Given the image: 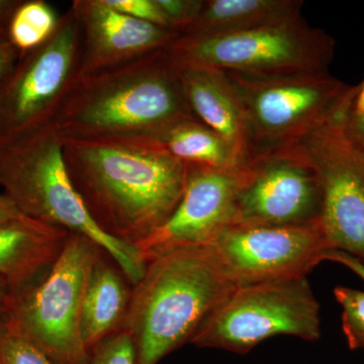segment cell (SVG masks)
Segmentation results:
<instances>
[{
    "instance_id": "21",
    "label": "cell",
    "mask_w": 364,
    "mask_h": 364,
    "mask_svg": "<svg viewBox=\"0 0 364 364\" xmlns=\"http://www.w3.org/2000/svg\"><path fill=\"white\" fill-rule=\"evenodd\" d=\"M334 296L342 308V328L349 348L364 349V291L338 286Z\"/></svg>"
},
{
    "instance_id": "13",
    "label": "cell",
    "mask_w": 364,
    "mask_h": 364,
    "mask_svg": "<svg viewBox=\"0 0 364 364\" xmlns=\"http://www.w3.org/2000/svg\"><path fill=\"white\" fill-rule=\"evenodd\" d=\"M242 179V166L214 169L188 165L178 205L161 227L135 246L144 262L171 249L210 245L234 225Z\"/></svg>"
},
{
    "instance_id": "24",
    "label": "cell",
    "mask_w": 364,
    "mask_h": 364,
    "mask_svg": "<svg viewBox=\"0 0 364 364\" xmlns=\"http://www.w3.org/2000/svg\"><path fill=\"white\" fill-rule=\"evenodd\" d=\"M172 31L181 35L196 20L203 0H156Z\"/></svg>"
},
{
    "instance_id": "25",
    "label": "cell",
    "mask_w": 364,
    "mask_h": 364,
    "mask_svg": "<svg viewBox=\"0 0 364 364\" xmlns=\"http://www.w3.org/2000/svg\"><path fill=\"white\" fill-rule=\"evenodd\" d=\"M105 2L117 11L136 20L170 28L156 0H105Z\"/></svg>"
},
{
    "instance_id": "26",
    "label": "cell",
    "mask_w": 364,
    "mask_h": 364,
    "mask_svg": "<svg viewBox=\"0 0 364 364\" xmlns=\"http://www.w3.org/2000/svg\"><path fill=\"white\" fill-rule=\"evenodd\" d=\"M20 56L9 41L0 39V90L11 78Z\"/></svg>"
},
{
    "instance_id": "15",
    "label": "cell",
    "mask_w": 364,
    "mask_h": 364,
    "mask_svg": "<svg viewBox=\"0 0 364 364\" xmlns=\"http://www.w3.org/2000/svg\"><path fill=\"white\" fill-rule=\"evenodd\" d=\"M178 68L184 95L193 116L221 136L240 166L245 164L251 155L247 123L226 72L207 67L178 65Z\"/></svg>"
},
{
    "instance_id": "9",
    "label": "cell",
    "mask_w": 364,
    "mask_h": 364,
    "mask_svg": "<svg viewBox=\"0 0 364 364\" xmlns=\"http://www.w3.org/2000/svg\"><path fill=\"white\" fill-rule=\"evenodd\" d=\"M353 91L350 86L336 109L294 146L320 178L321 221L332 250L343 251L364 263V153L345 130Z\"/></svg>"
},
{
    "instance_id": "3",
    "label": "cell",
    "mask_w": 364,
    "mask_h": 364,
    "mask_svg": "<svg viewBox=\"0 0 364 364\" xmlns=\"http://www.w3.org/2000/svg\"><path fill=\"white\" fill-rule=\"evenodd\" d=\"M236 287L210 246L171 249L150 260L122 328L133 339L136 364H157L188 343Z\"/></svg>"
},
{
    "instance_id": "6",
    "label": "cell",
    "mask_w": 364,
    "mask_h": 364,
    "mask_svg": "<svg viewBox=\"0 0 364 364\" xmlns=\"http://www.w3.org/2000/svg\"><path fill=\"white\" fill-rule=\"evenodd\" d=\"M279 335L306 341L320 338V305L308 277L237 286L205 318L188 343L246 354Z\"/></svg>"
},
{
    "instance_id": "17",
    "label": "cell",
    "mask_w": 364,
    "mask_h": 364,
    "mask_svg": "<svg viewBox=\"0 0 364 364\" xmlns=\"http://www.w3.org/2000/svg\"><path fill=\"white\" fill-rule=\"evenodd\" d=\"M131 282L107 252L91 269L81 315V335L88 352L123 328L130 305Z\"/></svg>"
},
{
    "instance_id": "31",
    "label": "cell",
    "mask_w": 364,
    "mask_h": 364,
    "mask_svg": "<svg viewBox=\"0 0 364 364\" xmlns=\"http://www.w3.org/2000/svg\"><path fill=\"white\" fill-rule=\"evenodd\" d=\"M364 112V80L359 85L354 86L353 97H352L349 112L359 114Z\"/></svg>"
},
{
    "instance_id": "18",
    "label": "cell",
    "mask_w": 364,
    "mask_h": 364,
    "mask_svg": "<svg viewBox=\"0 0 364 364\" xmlns=\"http://www.w3.org/2000/svg\"><path fill=\"white\" fill-rule=\"evenodd\" d=\"M303 6L301 0H203L196 20L181 36L219 35L296 20Z\"/></svg>"
},
{
    "instance_id": "32",
    "label": "cell",
    "mask_w": 364,
    "mask_h": 364,
    "mask_svg": "<svg viewBox=\"0 0 364 364\" xmlns=\"http://www.w3.org/2000/svg\"><path fill=\"white\" fill-rule=\"evenodd\" d=\"M7 296H9V289H6V287L2 282H0V306L4 303Z\"/></svg>"
},
{
    "instance_id": "1",
    "label": "cell",
    "mask_w": 364,
    "mask_h": 364,
    "mask_svg": "<svg viewBox=\"0 0 364 364\" xmlns=\"http://www.w3.org/2000/svg\"><path fill=\"white\" fill-rule=\"evenodd\" d=\"M62 140L72 184L91 220L107 236L135 247L161 227L181 202L188 165L156 139Z\"/></svg>"
},
{
    "instance_id": "12",
    "label": "cell",
    "mask_w": 364,
    "mask_h": 364,
    "mask_svg": "<svg viewBox=\"0 0 364 364\" xmlns=\"http://www.w3.org/2000/svg\"><path fill=\"white\" fill-rule=\"evenodd\" d=\"M208 246L236 286L308 277L332 250L321 220L299 226L232 225Z\"/></svg>"
},
{
    "instance_id": "4",
    "label": "cell",
    "mask_w": 364,
    "mask_h": 364,
    "mask_svg": "<svg viewBox=\"0 0 364 364\" xmlns=\"http://www.w3.org/2000/svg\"><path fill=\"white\" fill-rule=\"evenodd\" d=\"M0 188L26 217L97 242L132 286L142 279L146 263L139 251L91 220L67 172L63 140L51 124L0 143Z\"/></svg>"
},
{
    "instance_id": "22",
    "label": "cell",
    "mask_w": 364,
    "mask_h": 364,
    "mask_svg": "<svg viewBox=\"0 0 364 364\" xmlns=\"http://www.w3.org/2000/svg\"><path fill=\"white\" fill-rule=\"evenodd\" d=\"M90 353L88 364H136L135 345L124 329L102 340Z\"/></svg>"
},
{
    "instance_id": "30",
    "label": "cell",
    "mask_w": 364,
    "mask_h": 364,
    "mask_svg": "<svg viewBox=\"0 0 364 364\" xmlns=\"http://www.w3.org/2000/svg\"><path fill=\"white\" fill-rule=\"evenodd\" d=\"M26 217L4 193L0 195V227Z\"/></svg>"
},
{
    "instance_id": "14",
    "label": "cell",
    "mask_w": 364,
    "mask_h": 364,
    "mask_svg": "<svg viewBox=\"0 0 364 364\" xmlns=\"http://www.w3.org/2000/svg\"><path fill=\"white\" fill-rule=\"evenodd\" d=\"M70 9L80 33L78 77L168 47L179 36L131 18L105 0H74Z\"/></svg>"
},
{
    "instance_id": "2",
    "label": "cell",
    "mask_w": 364,
    "mask_h": 364,
    "mask_svg": "<svg viewBox=\"0 0 364 364\" xmlns=\"http://www.w3.org/2000/svg\"><path fill=\"white\" fill-rule=\"evenodd\" d=\"M169 46L79 76L53 117V129L62 138H155L196 119Z\"/></svg>"
},
{
    "instance_id": "10",
    "label": "cell",
    "mask_w": 364,
    "mask_h": 364,
    "mask_svg": "<svg viewBox=\"0 0 364 364\" xmlns=\"http://www.w3.org/2000/svg\"><path fill=\"white\" fill-rule=\"evenodd\" d=\"M79 60L80 33L69 9L47 42L21 54L0 90V143L51 123L78 77Z\"/></svg>"
},
{
    "instance_id": "27",
    "label": "cell",
    "mask_w": 364,
    "mask_h": 364,
    "mask_svg": "<svg viewBox=\"0 0 364 364\" xmlns=\"http://www.w3.org/2000/svg\"><path fill=\"white\" fill-rule=\"evenodd\" d=\"M345 130L351 142L364 153V112L350 114L348 109Z\"/></svg>"
},
{
    "instance_id": "23",
    "label": "cell",
    "mask_w": 364,
    "mask_h": 364,
    "mask_svg": "<svg viewBox=\"0 0 364 364\" xmlns=\"http://www.w3.org/2000/svg\"><path fill=\"white\" fill-rule=\"evenodd\" d=\"M2 364H53L39 348L7 329L0 342Z\"/></svg>"
},
{
    "instance_id": "11",
    "label": "cell",
    "mask_w": 364,
    "mask_h": 364,
    "mask_svg": "<svg viewBox=\"0 0 364 364\" xmlns=\"http://www.w3.org/2000/svg\"><path fill=\"white\" fill-rule=\"evenodd\" d=\"M242 169L234 225L299 226L321 220L320 178L296 146L256 153Z\"/></svg>"
},
{
    "instance_id": "20",
    "label": "cell",
    "mask_w": 364,
    "mask_h": 364,
    "mask_svg": "<svg viewBox=\"0 0 364 364\" xmlns=\"http://www.w3.org/2000/svg\"><path fill=\"white\" fill-rule=\"evenodd\" d=\"M60 18L44 0H21L11 18L9 41L20 54L32 51L52 37Z\"/></svg>"
},
{
    "instance_id": "5",
    "label": "cell",
    "mask_w": 364,
    "mask_h": 364,
    "mask_svg": "<svg viewBox=\"0 0 364 364\" xmlns=\"http://www.w3.org/2000/svg\"><path fill=\"white\" fill-rule=\"evenodd\" d=\"M100 245L70 233L51 270L35 286L9 294L0 306L7 329L28 340L53 364H88L81 335L86 286L100 254Z\"/></svg>"
},
{
    "instance_id": "33",
    "label": "cell",
    "mask_w": 364,
    "mask_h": 364,
    "mask_svg": "<svg viewBox=\"0 0 364 364\" xmlns=\"http://www.w3.org/2000/svg\"><path fill=\"white\" fill-rule=\"evenodd\" d=\"M6 330V320H4V315L0 312V342H1L2 336ZM0 364H2L1 358H0Z\"/></svg>"
},
{
    "instance_id": "8",
    "label": "cell",
    "mask_w": 364,
    "mask_h": 364,
    "mask_svg": "<svg viewBox=\"0 0 364 364\" xmlns=\"http://www.w3.org/2000/svg\"><path fill=\"white\" fill-rule=\"evenodd\" d=\"M225 72L245 114L250 157L256 153L286 149L296 145L336 109L350 87L333 77L329 72Z\"/></svg>"
},
{
    "instance_id": "7",
    "label": "cell",
    "mask_w": 364,
    "mask_h": 364,
    "mask_svg": "<svg viewBox=\"0 0 364 364\" xmlns=\"http://www.w3.org/2000/svg\"><path fill=\"white\" fill-rule=\"evenodd\" d=\"M169 50L181 66L249 74L326 73L335 40L299 18L239 32L179 36Z\"/></svg>"
},
{
    "instance_id": "29",
    "label": "cell",
    "mask_w": 364,
    "mask_h": 364,
    "mask_svg": "<svg viewBox=\"0 0 364 364\" xmlns=\"http://www.w3.org/2000/svg\"><path fill=\"white\" fill-rule=\"evenodd\" d=\"M21 0H0V39L9 41V26Z\"/></svg>"
},
{
    "instance_id": "19",
    "label": "cell",
    "mask_w": 364,
    "mask_h": 364,
    "mask_svg": "<svg viewBox=\"0 0 364 364\" xmlns=\"http://www.w3.org/2000/svg\"><path fill=\"white\" fill-rule=\"evenodd\" d=\"M154 139L171 156L186 165L214 169L241 167L228 144L198 119L172 124Z\"/></svg>"
},
{
    "instance_id": "16",
    "label": "cell",
    "mask_w": 364,
    "mask_h": 364,
    "mask_svg": "<svg viewBox=\"0 0 364 364\" xmlns=\"http://www.w3.org/2000/svg\"><path fill=\"white\" fill-rule=\"evenodd\" d=\"M70 232L25 217L0 227V282L16 294L44 279Z\"/></svg>"
},
{
    "instance_id": "28",
    "label": "cell",
    "mask_w": 364,
    "mask_h": 364,
    "mask_svg": "<svg viewBox=\"0 0 364 364\" xmlns=\"http://www.w3.org/2000/svg\"><path fill=\"white\" fill-rule=\"evenodd\" d=\"M338 263L350 269L364 282V263L350 254L340 250H329L325 254V261Z\"/></svg>"
}]
</instances>
